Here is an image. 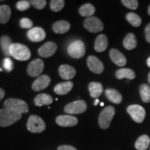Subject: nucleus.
Instances as JSON below:
<instances>
[{
  "label": "nucleus",
  "mask_w": 150,
  "mask_h": 150,
  "mask_svg": "<svg viewBox=\"0 0 150 150\" xmlns=\"http://www.w3.org/2000/svg\"><path fill=\"white\" fill-rule=\"evenodd\" d=\"M21 117V113H18L6 108L0 109V127L11 126L20 120Z\"/></svg>",
  "instance_id": "nucleus-1"
},
{
  "label": "nucleus",
  "mask_w": 150,
  "mask_h": 150,
  "mask_svg": "<svg viewBox=\"0 0 150 150\" xmlns=\"http://www.w3.org/2000/svg\"><path fill=\"white\" fill-rule=\"evenodd\" d=\"M10 55L18 61H27L31 57L29 49L20 43H13L10 47Z\"/></svg>",
  "instance_id": "nucleus-2"
},
{
  "label": "nucleus",
  "mask_w": 150,
  "mask_h": 150,
  "mask_svg": "<svg viewBox=\"0 0 150 150\" xmlns=\"http://www.w3.org/2000/svg\"><path fill=\"white\" fill-rule=\"evenodd\" d=\"M4 107L18 113H25L29 111V106L27 103L22 99L10 98L4 102Z\"/></svg>",
  "instance_id": "nucleus-3"
},
{
  "label": "nucleus",
  "mask_w": 150,
  "mask_h": 150,
  "mask_svg": "<svg viewBox=\"0 0 150 150\" xmlns=\"http://www.w3.org/2000/svg\"><path fill=\"white\" fill-rule=\"evenodd\" d=\"M115 110L113 106H108L104 108L99 114L98 122L99 127L102 129H106L109 127L112 118L115 115Z\"/></svg>",
  "instance_id": "nucleus-4"
},
{
  "label": "nucleus",
  "mask_w": 150,
  "mask_h": 150,
  "mask_svg": "<svg viewBox=\"0 0 150 150\" xmlns=\"http://www.w3.org/2000/svg\"><path fill=\"white\" fill-rule=\"evenodd\" d=\"M28 130L35 134H40L46 129V124L39 116L32 115L28 119L27 124Z\"/></svg>",
  "instance_id": "nucleus-5"
},
{
  "label": "nucleus",
  "mask_w": 150,
  "mask_h": 150,
  "mask_svg": "<svg viewBox=\"0 0 150 150\" xmlns=\"http://www.w3.org/2000/svg\"><path fill=\"white\" fill-rule=\"evenodd\" d=\"M86 47L81 40H76L71 43L67 49V53L73 59H81L85 55Z\"/></svg>",
  "instance_id": "nucleus-6"
},
{
  "label": "nucleus",
  "mask_w": 150,
  "mask_h": 150,
  "mask_svg": "<svg viewBox=\"0 0 150 150\" xmlns=\"http://www.w3.org/2000/svg\"><path fill=\"white\" fill-rule=\"evenodd\" d=\"M127 112L137 123H142L145 118L146 112L145 108L140 105L132 104L127 107Z\"/></svg>",
  "instance_id": "nucleus-7"
},
{
  "label": "nucleus",
  "mask_w": 150,
  "mask_h": 150,
  "mask_svg": "<svg viewBox=\"0 0 150 150\" xmlns=\"http://www.w3.org/2000/svg\"><path fill=\"white\" fill-rule=\"evenodd\" d=\"M83 26L87 31L91 33H98L104 29L103 22L95 16L86 18L83 22Z\"/></svg>",
  "instance_id": "nucleus-8"
},
{
  "label": "nucleus",
  "mask_w": 150,
  "mask_h": 150,
  "mask_svg": "<svg viewBox=\"0 0 150 150\" xmlns=\"http://www.w3.org/2000/svg\"><path fill=\"white\" fill-rule=\"evenodd\" d=\"M87 110V104L83 100H77L69 103L65 106L64 110L68 114H81Z\"/></svg>",
  "instance_id": "nucleus-9"
},
{
  "label": "nucleus",
  "mask_w": 150,
  "mask_h": 150,
  "mask_svg": "<svg viewBox=\"0 0 150 150\" xmlns=\"http://www.w3.org/2000/svg\"><path fill=\"white\" fill-rule=\"evenodd\" d=\"M45 64L42 59H36L29 63L27 67V73L31 77H37L44 70Z\"/></svg>",
  "instance_id": "nucleus-10"
},
{
  "label": "nucleus",
  "mask_w": 150,
  "mask_h": 150,
  "mask_svg": "<svg viewBox=\"0 0 150 150\" xmlns=\"http://www.w3.org/2000/svg\"><path fill=\"white\" fill-rule=\"evenodd\" d=\"M87 65L91 71L95 74H101L104 71V64L98 58L95 56H88L87 59Z\"/></svg>",
  "instance_id": "nucleus-11"
},
{
  "label": "nucleus",
  "mask_w": 150,
  "mask_h": 150,
  "mask_svg": "<svg viewBox=\"0 0 150 150\" xmlns=\"http://www.w3.org/2000/svg\"><path fill=\"white\" fill-rule=\"evenodd\" d=\"M56 50H57V45L55 42L50 41L43 45L38 50V53L41 57L48 58L53 56L56 53Z\"/></svg>",
  "instance_id": "nucleus-12"
},
{
  "label": "nucleus",
  "mask_w": 150,
  "mask_h": 150,
  "mask_svg": "<svg viewBox=\"0 0 150 150\" xmlns=\"http://www.w3.org/2000/svg\"><path fill=\"white\" fill-rule=\"evenodd\" d=\"M27 37L31 42H39L45 38L46 33L41 27H33L27 32Z\"/></svg>",
  "instance_id": "nucleus-13"
},
{
  "label": "nucleus",
  "mask_w": 150,
  "mask_h": 150,
  "mask_svg": "<svg viewBox=\"0 0 150 150\" xmlns=\"http://www.w3.org/2000/svg\"><path fill=\"white\" fill-rule=\"evenodd\" d=\"M78 119L71 115H62L56 117V122L58 125L63 127H71L77 125Z\"/></svg>",
  "instance_id": "nucleus-14"
},
{
  "label": "nucleus",
  "mask_w": 150,
  "mask_h": 150,
  "mask_svg": "<svg viewBox=\"0 0 150 150\" xmlns=\"http://www.w3.org/2000/svg\"><path fill=\"white\" fill-rule=\"evenodd\" d=\"M51 83V79L47 74L41 75L34 81L32 84V89L34 91H40L45 89Z\"/></svg>",
  "instance_id": "nucleus-15"
},
{
  "label": "nucleus",
  "mask_w": 150,
  "mask_h": 150,
  "mask_svg": "<svg viewBox=\"0 0 150 150\" xmlns=\"http://www.w3.org/2000/svg\"><path fill=\"white\" fill-rule=\"evenodd\" d=\"M109 56L111 61L117 66L123 67L126 65V57L119 50H115V49H111L109 52Z\"/></svg>",
  "instance_id": "nucleus-16"
},
{
  "label": "nucleus",
  "mask_w": 150,
  "mask_h": 150,
  "mask_svg": "<svg viewBox=\"0 0 150 150\" xmlns=\"http://www.w3.org/2000/svg\"><path fill=\"white\" fill-rule=\"evenodd\" d=\"M60 76L64 80H70L76 75V70L69 65H62L59 67Z\"/></svg>",
  "instance_id": "nucleus-17"
},
{
  "label": "nucleus",
  "mask_w": 150,
  "mask_h": 150,
  "mask_svg": "<svg viewBox=\"0 0 150 150\" xmlns=\"http://www.w3.org/2000/svg\"><path fill=\"white\" fill-rule=\"evenodd\" d=\"M73 86H74V83L72 81H70L62 82V83H60L55 86L54 88V91L57 95H65L70 93L71 90L72 89Z\"/></svg>",
  "instance_id": "nucleus-18"
},
{
  "label": "nucleus",
  "mask_w": 150,
  "mask_h": 150,
  "mask_svg": "<svg viewBox=\"0 0 150 150\" xmlns=\"http://www.w3.org/2000/svg\"><path fill=\"white\" fill-rule=\"evenodd\" d=\"M108 38L104 34L99 35L95 42L94 48L97 52H103L108 47Z\"/></svg>",
  "instance_id": "nucleus-19"
},
{
  "label": "nucleus",
  "mask_w": 150,
  "mask_h": 150,
  "mask_svg": "<svg viewBox=\"0 0 150 150\" xmlns=\"http://www.w3.org/2000/svg\"><path fill=\"white\" fill-rule=\"evenodd\" d=\"M105 95L108 99L112 103L118 104L122 101V96L120 92L113 88H108L105 91Z\"/></svg>",
  "instance_id": "nucleus-20"
},
{
  "label": "nucleus",
  "mask_w": 150,
  "mask_h": 150,
  "mask_svg": "<svg viewBox=\"0 0 150 150\" xmlns=\"http://www.w3.org/2000/svg\"><path fill=\"white\" fill-rule=\"evenodd\" d=\"M70 29V24L65 20H60L55 22L52 26V29L56 33L63 34L67 32Z\"/></svg>",
  "instance_id": "nucleus-21"
},
{
  "label": "nucleus",
  "mask_w": 150,
  "mask_h": 150,
  "mask_svg": "<svg viewBox=\"0 0 150 150\" xmlns=\"http://www.w3.org/2000/svg\"><path fill=\"white\" fill-rule=\"evenodd\" d=\"M53 102L51 95L46 93H40L34 99V104L37 106H42L44 105H50Z\"/></svg>",
  "instance_id": "nucleus-22"
},
{
  "label": "nucleus",
  "mask_w": 150,
  "mask_h": 150,
  "mask_svg": "<svg viewBox=\"0 0 150 150\" xmlns=\"http://www.w3.org/2000/svg\"><path fill=\"white\" fill-rule=\"evenodd\" d=\"M88 89L91 96L93 98H97L103 93V86L99 82H91L88 85Z\"/></svg>",
  "instance_id": "nucleus-23"
},
{
  "label": "nucleus",
  "mask_w": 150,
  "mask_h": 150,
  "mask_svg": "<svg viewBox=\"0 0 150 150\" xmlns=\"http://www.w3.org/2000/svg\"><path fill=\"white\" fill-rule=\"evenodd\" d=\"M115 76L118 79H122L126 78L129 80H133L136 77V74L131 69L121 68L116 71Z\"/></svg>",
  "instance_id": "nucleus-24"
},
{
  "label": "nucleus",
  "mask_w": 150,
  "mask_h": 150,
  "mask_svg": "<svg viewBox=\"0 0 150 150\" xmlns=\"http://www.w3.org/2000/svg\"><path fill=\"white\" fill-rule=\"evenodd\" d=\"M123 45L127 50H132L136 47L137 40L134 33H129L126 35L123 40Z\"/></svg>",
  "instance_id": "nucleus-25"
},
{
  "label": "nucleus",
  "mask_w": 150,
  "mask_h": 150,
  "mask_svg": "<svg viewBox=\"0 0 150 150\" xmlns=\"http://www.w3.org/2000/svg\"><path fill=\"white\" fill-rule=\"evenodd\" d=\"M149 137L147 135H142L135 142V147L138 150H147L149 146Z\"/></svg>",
  "instance_id": "nucleus-26"
},
{
  "label": "nucleus",
  "mask_w": 150,
  "mask_h": 150,
  "mask_svg": "<svg viewBox=\"0 0 150 150\" xmlns=\"http://www.w3.org/2000/svg\"><path fill=\"white\" fill-rule=\"evenodd\" d=\"M11 16V8L8 5L0 6V23L6 24Z\"/></svg>",
  "instance_id": "nucleus-27"
},
{
  "label": "nucleus",
  "mask_w": 150,
  "mask_h": 150,
  "mask_svg": "<svg viewBox=\"0 0 150 150\" xmlns=\"http://www.w3.org/2000/svg\"><path fill=\"white\" fill-rule=\"evenodd\" d=\"M0 44H1L2 51L6 56H8L10 55V47L13 43L12 42V40L11 38L8 35H4L0 38Z\"/></svg>",
  "instance_id": "nucleus-28"
},
{
  "label": "nucleus",
  "mask_w": 150,
  "mask_h": 150,
  "mask_svg": "<svg viewBox=\"0 0 150 150\" xmlns=\"http://www.w3.org/2000/svg\"><path fill=\"white\" fill-rule=\"evenodd\" d=\"M95 13V6L91 4H85L80 7L79 13L81 16L89 18Z\"/></svg>",
  "instance_id": "nucleus-29"
},
{
  "label": "nucleus",
  "mask_w": 150,
  "mask_h": 150,
  "mask_svg": "<svg viewBox=\"0 0 150 150\" xmlns=\"http://www.w3.org/2000/svg\"><path fill=\"white\" fill-rule=\"evenodd\" d=\"M127 20L131 26L134 27H140L142 23V19L140 17L134 13H129L126 16Z\"/></svg>",
  "instance_id": "nucleus-30"
},
{
  "label": "nucleus",
  "mask_w": 150,
  "mask_h": 150,
  "mask_svg": "<svg viewBox=\"0 0 150 150\" xmlns=\"http://www.w3.org/2000/svg\"><path fill=\"white\" fill-rule=\"evenodd\" d=\"M140 95L142 102L149 103L150 102V87L147 84L143 83L140 87Z\"/></svg>",
  "instance_id": "nucleus-31"
},
{
  "label": "nucleus",
  "mask_w": 150,
  "mask_h": 150,
  "mask_svg": "<svg viewBox=\"0 0 150 150\" xmlns=\"http://www.w3.org/2000/svg\"><path fill=\"white\" fill-rule=\"evenodd\" d=\"M65 1L63 0H52L50 1V8L54 12H59L63 8Z\"/></svg>",
  "instance_id": "nucleus-32"
},
{
  "label": "nucleus",
  "mask_w": 150,
  "mask_h": 150,
  "mask_svg": "<svg viewBox=\"0 0 150 150\" xmlns=\"http://www.w3.org/2000/svg\"><path fill=\"white\" fill-rule=\"evenodd\" d=\"M122 3L125 6L131 10H136L138 7V1L136 0H122Z\"/></svg>",
  "instance_id": "nucleus-33"
},
{
  "label": "nucleus",
  "mask_w": 150,
  "mask_h": 150,
  "mask_svg": "<svg viewBox=\"0 0 150 150\" xmlns=\"http://www.w3.org/2000/svg\"><path fill=\"white\" fill-rule=\"evenodd\" d=\"M31 6V3L29 1L26 0H22V1H18L16 4V8L18 10L20 11H24L29 9Z\"/></svg>",
  "instance_id": "nucleus-34"
},
{
  "label": "nucleus",
  "mask_w": 150,
  "mask_h": 150,
  "mask_svg": "<svg viewBox=\"0 0 150 150\" xmlns=\"http://www.w3.org/2000/svg\"><path fill=\"white\" fill-rule=\"evenodd\" d=\"M20 27L23 29H31L33 27V22L29 18H22L20 21Z\"/></svg>",
  "instance_id": "nucleus-35"
},
{
  "label": "nucleus",
  "mask_w": 150,
  "mask_h": 150,
  "mask_svg": "<svg viewBox=\"0 0 150 150\" xmlns=\"http://www.w3.org/2000/svg\"><path fill=\"white\" fill-rule=\"evenodd\" d=\"M30 3L31 4V5L33 7H35L37 9H39V10L45 8L47 4V1L45 0H32V1H30Z\"/></svg>",
  "instance_id": "nucleus-36"
},
{
  "label": "nucleus",
  "mask_w": 150,
  "mask_h": 150,
  "mask_svg": "<svg viewBox=\"0 0 150 150\" xmlns=\"http://www.w3.org/2000/svg\"><path fill=\"white\" fill-rule=\"evenodd\" d=\"M3 67L7 72H10L13 69V62L10 58H6L3 61Z\"/></svg>",
  "instance_id": "nucleus-37"
},
{
  "label": "nucleus",
  "mask_w": 150,
  "mask_h": 150,
  "mask_svg": "<svg viewBox=\"0 0 150 150\" xmlns=\"http://www.w3.org/2000/svg\"><path fill=\"white\" fill-rule=\"evenodd\" d=\"M145 33L146 40H147V42L150 43V23L148 24L147 27H145Z\"/></svg>",
  "instance_id": "nucleus-38"
},
{
  "label": "nucleus",
  "mask_w": 150,
  "mask_h": 150,
  "mask_svg": "<svg viewBox=\"0 0 150 150\" xmlns=\"http://www.w3.org/2000/svg\"><path fill=\"white\" fill-rule=\"evenodd\" d=\"M57 150H77L76 148L70 145H61L58 147Z\"/></svg>",
  "instance_id": "nucleus-39"
},
{
  "label": "nucleus",
  "mask_w": 150,
  "mask_h": 150,
  "mask_svg": "<svg viewBox=\"0 0 150 150\" xmlns=\"http://www.w3.org/2000/svg\"><path fill=\"white\" fill-rule=\"evenodd\" d=\"M4 95H5V91H4L2 88H0V101H1V99L4 98Z\"/></svg>",
  "instance_id": "nucleus-40"
},
{
  "label": "nucleus",
  "mask_w": 150,
  "mask_h": 150,
  "mask_svg": "<svg viewBox=\"0 0 150 150\" xmlns=\"http://www.w3.org/2000/svg\"><path fill=\"white\" fill-rule=\"evenodd\" d=\"M99 102V99H95V104H94V105H95V106H96V105H97V104H98Z\"/></svg>",
  "instance_id": "nucleus-41"
},
{
  "label": "nucleus",
  "mask_w": 150,
  "mask_h": 150,
  "mask_svg": "<svg viewBox=\"0 0 150 150\" xmlns=\"http://www.w3.org/2000/svg\"><path fill=\"white\" fill-rule=\"evenodd\" d=\"M147 65H148V67H150V56H149V59H147Z\"/></svg>",
  "instance_id": "nucleus-42"
},
{
  "label": "nucleus",
  "mask_w": 150,
  "mask_h": 150,
  "mask_svg": "<svg viewBox=\"0 0 150 150\" xmlns=\"http://www.w3.org/2000/svg\"><path fill=\"white\" fill-rule=\"evenodd\" d=\"M148 82H149V83L150 85V72L149 73V75H148Z\"/></svg>",
  "instance_id": "nucleus-43"
},
{
  "label": "nucleus",
  "mask_w": 150,
  "mask_h": 150,
  "mask_svg": "<svg viewBox=\"0 0 150 150\" xmlns=\"http://www.w3.org/2000/svg\"><path fill=\"white\" fill-rule=\"evenodd\" d=\"M148 13H149V15L150 16V5H149V8H148Z\"/></svg>",
  "instance_id": "nucleus-44"
},
{
  "label": "nucleus",
  "mask_w": 150,
  "mask_h": 150,
  "mask_svg": "<svg viewBox=\"0 0 150 150\" xmlns=\"http://www.w3.org/2000/svg\"><path fill=\"white\" fill-rule=\"evenodd\" d=\"M104 103H103V102H101V104H100V106H104Z\"/></svg>",
  "instance_id": "nucleus-45"
},
{
  "label": "nucleus",
  "mask_w": 150,
  "mask_h": 150,
  "mask_svg": "<svg viewBox=\"0 0 150 150\" xmlns=\"http://www.w3.org/2000/svg\"><path fill=\"white\" fill-rule=\"evenodd\" d=\"M0 72H2V70L1 68H0Z\"/></svg>",
  "instance_id": "nucleus-46"
},
{
  "label": "nucleus",
  "mask_w": 150,
  "mask_h": 150,
  "mask_svg": "<svg viewBox=\"0 0 150 150\" xmlns=\"http://www.w3.org/2000/svg\"><path fill=\"white\" fill-rule=\"evenodd\" d=\"M149 149H150V147H149Z\"/></svg>",
  "instance_id": "nucleus-47"
}]
</instances>
